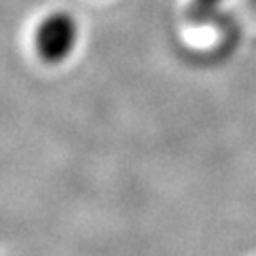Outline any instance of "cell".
<instances>
[{"label": "cell", "mask_w": 256, "mask_h": 256, "mask_svg": "<svg viewBox=\"0 0 256 256\" xmlns=\"http://www.w3.org/2000/svg\"><path fill=\"white\" fill-rule=\"evenodd\" d=\"M78 42V23L68 12H52L36 28V50L48 63H61Z\"/></svg>", "instance_id": "6da1fadb"}, {"label": "cell", "mask_w": 256, "mask_h": 256, "mask_svg": "<svg viewBox=\"0 0 256 256\" xmlns=\"http://www.w3.org/2000/svg\"><path fill=\"white\" fill-rule=\"evenodd\" d=\"M224 0H192L190 4V16L196 21H203V19L210 18V14L218 8Z\"/></svg>", "instance_id": "7a4b0ae2"}]
</instances>
